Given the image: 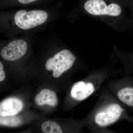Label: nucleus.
Segmentation results:
<instances>
[{"label": "nucleus", "instance_id": "nucleus-4", "mask_svg": "<svg viewBox=\"0 0 133 133\" xmlns=\"http://www.w3.org/2000/svg\"><path fill=\"white\" fill-rule=\"evenodd\" d=\"M124 110L118 104L109 105L96 114L95 118V123L102 127L113 124L119 118Z\"/></svg>", "mask_w": 133, "mask_h": 133}, {"label": "nucleus", "instance_id": "nucleus-7", "mask_svg": "<svg viewBox=\"0 0 133 133\" xmlns=\"http://www.w3.org/2000/svg\"><path fill=\"white\" fill-rule=\"evenodd\" d=\"M23 104L21 100L14 97L8 98L0 104L1 116H14L23 109Z\"/></svg>", "mask_w": 133, "mask_h": 133}, {"label": "nucleus", "instance_id": "nucleus-12", "mask_svg": "<svg viewBox=\"0 0 133 133\" xmlns=\"http://www.w3.org/2000/svg\"><path fill=\"white\" fill-rule=\"evenodd\" d=\"M5 74L4 71V67L1 62H0V81H3L5 78Z\"/></svg>", "mask_w": 133, "mask_h": 133}, {"label": "nucleus", "instance_id": "nucleus-10", "mask_svg": "<svg viewBox=\"0 0 133 133\" xmlns=\"http://www.w3.org/2000/svg\"><path fill=\"white\" fill-rule=\"evenodd\" d=\"M42 129L44 133H62V129L55 122L48 121L43 123Z\"/></svg>", "mask_w": 133, "mask_h": 133}, {"label": "nucleus", "instance_id": "nucleus-9", "mask_svg": "<svg viewBox=\"0 0 133 133\" xmlns=\"http://www.w3.org/2000/svg\"><path fill=\"white\" fill-rule=\"evenodd\" d=\"M118 98L122 102L130 107H133V88L126 87L120 90L118 93Z\"/></svg>", "mask_w": 133, "mask_h": 133}, {"label": "nucleus", "instance_id": "nucleus-5", "mask_svg": "<svg viewBox=\"0 0 133 133\" xmlns=\"http://www.w3.org/2000/svg\"><path fill=\"white\" fill-rule=\"evenodd\" d=\"M28 44L24 40H15L3 48L1 51V56L8 61H15L21 58L26 54Z\"/></svg>", "mask_w": 133, "mask_h": 133}, {"label": "nucleus", "instance_id": "nucleus-1", "mask_svg": "<svg viewBox=\"0 0 133 133\" xmlns=\"http://www.w3.org/2000/svg\"><path fill=\"white\" fill-rule=\"evenodd\" d=\"M76 59V57L70 50H63L47 60L45 68L47 70L53 71V77L57 78L71 68Z\"/></svg>", "mask_w": 133, "mask_h": 133}, {"label": "nucleus", "instance_id": "nucleus-8", "mask_svg": "<svg viewBox=\"0 0 133 133\" xmlns=\"http://www.w3.org/2000/svg\"><path fill=\"white\" fill-rule=\"evenodd\" d=\"M36 103L38 106L47 104L55 107L58 104V98L55 92L48 89L42 90L35 98Z\"/></svg>", "mask_w": 133, "mask_h": 133}, {"label": "nucleus", "instance_id": "nucleus-2", "mask_svg": "<svg viewBox=\"0 0 133 133\" xmlns=\"http://www.w3.org/2000/svg\"><path fill=\"white\" fill-rule=\"evenodd\" d=\"M48 18V13L44 10H35L28 12L25 10H21L16 12L14 19L19 28L28 30L43 24Z\"/></svg>", "mask_w": 133, "mask_h": 133}, {"label": "nucleus", "instance_id": "nucleus-6", "mask_svg": "<svg viewBox=\"0 0 133 133\" xmlns=\"http://www.w3.org/2000/svg\"><path fill=\"white\" fill-rule=\"evenodd\" d=\"M94 91L95 88L92 83L79 81L76 82L72 86L70 95L74 99L81 101L89 97Z\"/></svg>", "mask_w": 133, "mask_h": 133}, {"label": "nucleus", "instance_id": "nucleus-3", "mask_svg": "<svg viewBox=\"0 0 133 133\" xmlns=\"http://www.w3.org/2000/svg\"><path fill=\"white\" fill-rule=\"evenodd\" d=\"M84 6L87 12L93 15L118 16L122 11L121 7L118 3H111L107 5L105 0H87Z\"/></svg>", "mask_w": 133, "mask_h": 133}, {"label": "nucleus", "instance_id": "nucleus-11", "mask_svg": "<svg viewBox=\"0 0 133 133\" xmlns=\"http://www.w3.org/2000/svg\"><path fill=\"white\" fill-rule=\"evenodd\" d=\"M21 119L17 116H1L0 124L2 125L14 127L22 124Z\"/></svg>", "mask_w": 133, "mask_h": 133}]
</instances>
